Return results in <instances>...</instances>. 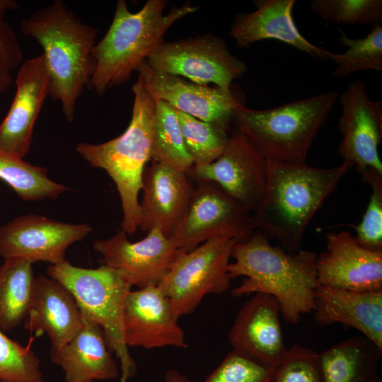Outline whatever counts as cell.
Wrapping results in <instances>:
<instances>
[{
	"mask_svg": "<svg viewBox=\"0 0 382 382\" xmlns=\"http://www.w3.org/2000/svg\"><path fill=\"white\" fill-rule=\"evenodd\" d=\"M315 252L300 250L289 253L272 245L262 233L254 232L233 248L228 271L231 279L243 276L231 289L236 297L255 293L272 296L286 323L296 325L303 315L313 311L318 285Z\"/></svg>",
	"mask_w": 382,
	"mask_h": 382,
	"instance_id": "1",
	"label": "cell"
},
{
	"mask_svg": "<svg viewBox=\"0 0 382 382\" xmlns=\"http://www.w3.org/2000/svg\"><path fill=\"white\" fill-rule=\"evenodd\" d=\"M23 35L42 47L49 73V96L60 103L72 122L76 103L96 68L93 55L98 29L84 23L61 0H54L21 22Z\"/></svg>",
	"mask_w": 382,
	"mask_h": 382,
	"instance_id": "2",
	"label": "cell"
},
{
	"mask_svg": "<svg viewBox=\"0 0 382 382\" xmlns=\"http://www.w3.org/2000/svg\"><path fill=\"white\" fill-rule=\"evenodd\" d=\"M353 166L346 161L331 168L267 161L265 192L253 214L255 228L285 251L298 252L310 221Z\"/></svg>",
	"mask_w": 382,
	"mask_h": 382,
	"instance_id": "3",
	"label": "cell"
},
{
	"mask_svg": "<svg viewBox=\"0 0 382 382\" xmlns=\"http://www.w3.org/2000/svg\"><path fill=\"white\" fill-rule=\"evenodd\" d=\"M168 4L166 0H148L139 11L132 13L125 0L117 1L107 33L93 48L96 68L90 89L103 95L128 81L164 42L166 30L198 9L197 6L186 3L164 14Z\"/></svg>",
	"mask_w": 382,
	"mask_h": 382,
	"instance_id": "4",
	"label": "cell"
},
{
	"mask_svg": "<svg viewBox=\"0 0 382 382\" xmlns=\"http://www.w3.org/2000/svg\"><path fill=\"white\" fill-rule=\"evenodd\" d=\"M131 121L119 137L101 144L80 142L76 152L94 168L105 170L118 191L123 218L121 229L132 234L139 228V193L147 161L151 159L156 100L139 75L132 86Z\"/></svg>",
	"mask_w": 382,
	"mask_h": 382,
	"instance_id": "5",
	"label": "cell"
},
{
	"mask_svg": "<svg viewBox=\"0 0 382 382\" xmlns=\"http://www.w3.org/2000/svg\"><path fill=\"white\" fill-rule=\"evenodd\" d=\"M337 97V91H330L266 110L241 104L233 117L237 129L267 161L303 163Z\"/></svg>",
	"mask_w": 382,
	"mask_h": 382,
	"instance_id": "6",
	"label": "cell"
},
{
	"mask_svg": "<svg viewBox=\"0 0 382 382\" xmlns=\"http://www.w3.org/2000/svg\"><path fill=\"white\" fill-rule=\"evenodd\" d=\"M47 272L71 292L79 309L101 327L110 349L120 361L121 382H126L136 372L124 335L125 304L132 286L119 272L103 265L87 269L66 260L50 265Z\"/></svg>",
	"mask_w": 382,
	"mask_h": 382,
	"instance_id": "7",
	"label": "cell"
},
{
	"mask_svg": "<svg viewBox=\"0 0 382 382\" xmlns=\"http://www.w3.org/2000/svg\"><path fill=\"white\" fill-rule=\"evenodd\" d=\"M238 242L234 238H215L178 256L158 284L177 318L192 313L207 295L229 289L228 266Z\"/></svg>",
	"mask_w": 382,
	"mask_h": 382,
	"instance_id": "8",
	"label": "cell"
},
{
	"mask_svg": "<svg viewBox=\"0 0 382 382\" xmlns=\"http://www.w3.org/2000/svg\"><path fill=\"white\" fill-rule=\"evenodd\" d=\"M255 228L253 214L220 185L198 180L187 209L169 237L180 253L219 237L246 240Z\"/></svg>",
	"mask_w": 382,
	"mask_h": 382,
	"instance_id": "9",
	"label": "cell"
},
{
	"mask_svg": "<svg viewBox=\"0 0 382 382\" xmlns=\"http://www.w3.org/2000/svg\"><path fill=\"white\" fill-rule=\"evenodd\" d=\"M146 62L155 70L224 89H231L232 82L248 70L245 62L231 53L222 38L208 34L163 42Z\"/></svg>",
	"mask_w": 382,
	"mask_h": 382,
	"instance_id": "10",
	"label": "cell"
},
{
	"mask_svg": "<svg viewBox=\"0 0 382 382\" xmlns=\"http://www.w3.org/2000/svg\"><path fill=\"white\" fill-rule=\"evenodd\" d=\"M188 173L197 180L217 183L253 214L265 192L267 161L249 139L236 129L228 137L222 154L214 161L193 166Z\"/></svg>",
	"mask_w": 382,
	"mask_h": 382,
	"instance_id": "11",
	"label": "cell"
},
{
	"mask_svg": "<svg viewBox=\"0 0 382 382\" xmlns=\"http://www.w3.org/2000/svg\"><path fill=\"white\" fill-rule=\"evenodd\" d=\"M92 231L87 224H69L30 214L16 217L0 227V256L59 265L66 261L71 244Z\"/></svg>",
	"mask_w": 382,
	"mask_h": 382,
	"instance_id": "12",
	"label": "cell"
},
{
	"mask_svg": "<svg viewBox=\"0 0 382 382\" xmlns=\"http://www.w3.org/2000/svg\"><path fill=\"white\" fill-rule=\"evenodd\" d=\"M93 248L100 255L101 265L119 272L131 286L139 289L158 285L180 254L158 228L134 243L121 229L109 238L96 240Z\"/></svg>",
	"mask_w": 382,
	"mask_h": 382,
	"instance_id": "13",
	"label": "cell"
},
{
	"mask_svg": "<svg viewBox=\"0 0 382 382\" xmlns=\"http://www.w3.org/2000/svg\"><path fill=\"white\" fill-rule=\"evenodd\" d=\"M342 114L338 129L342 141L338 154L356 166L359 173L372 168L382 173L378 145L382 141L381 101L372 100L361 79L349 83L340 96Z\"/></svg>",
	"mask_w": 382,
	"mask_h": 382,
	"instance_id": "14",
	"label": "cell"
},
{
	"mask_svg": "<svg viewBox=\"0 0 382 382\" xmlns=\"http://www.w3.org/2000/svg\"><path fill=\"white\" fill-rule=\"evenodd\" d=\"M137 71L156 100H163L175 110L227 129L234 110L242 100L231 89L209 87L154 69L144 61Z\"/></svg>",
	"mask_w": 382,
	"mask_h": 382,
	"instance_id": "15",
	"label": "cell"
},
{
	"mask_svg": "<svg viewBox=\"0 0 382 382\" xmlns=\"http://www.w3.org/2000/svg\"><path fill=\"white\" fill-rule=\"evenodd\" d=\"M317 255L320 285L354 291H382V252L361 246L349 231L329 232Z\"/></svg>",
	"mask_w": 382,
	"mask_h": 382,
	"instance_id": "16",
	"label": "cell"
},
{
	"mask_svg": "<svg viewBox=\"0 0 382 382\" xmlns=\"http://www.w3.org/2000/svg\"><path fill=\"white\" fill-rule=\"evenodd\" d=\"M280 307L271 295L255 293L239 309L229 332L233 351L274 368L286 352Z\"/></svg>",
	"mask_w": 382,
	"mask_h": 382,
	"instance_id": "17",
	"label": "cell"
},
{
	"mask_svg": "<svg viewBox=\"0 0 382 382\" xmlns=\"http://www.w3.org/2000/svg\"><path fill=\"white\" fill-rule=\"evenodd\" d=\"M169 299L158 285L130 291L124 311L125 341L128 347L187 348L183 330Z\"/></svg>",
	"mask_w": 382,
	"mask_h": 382,
	"instance_id": "18",
	"label": "cell"
},
{
	"mask_svg": "<svg viewBox=\"0 0 382 382\" xmlns=\"http://www.w3.org/2000/svg\"><path fill=\"white\" fill-rule=\"evenodd\" d=\"M15 83V97L0 124V149L23 159L30 149L35 123L49 96V73L42 53L23 62Z\"/></svg>",
	"mask_w": 382,
	"mask_h": 382,
	"instance_id": "19",
	"label": "cell"
},
{
	"mask_svg": "<svg viewBox=\"0 0 382 382\" xmlns=\"http://www.w3.org/2000/svg\"><path fill=\"white\" fill-rule=\"evenodd\" d=\"M195 186L187 173L152 161L144 169L139 228H158L169 238L182 219Z\"/></svg>",
	"mask_w": 382,
	"mask_h": 382,
	"instance_id": "20",
	"label": "cell"
},
{
	"mask_svg": "<svg viewBox=\"0 0 382 382\" xmlns=\"http://www.w3.org/2000/svg\"><path fill=\"white\" fill-rule=\"evenodd\" d=\"M296 0H255L256 9L236 15L230 37L239 48L267 39L279 40L307 53L316 60L326 61L325 51L308 41L298 29L292 16Z\"/></svg>",
	"mask_w": 382,
	"mask_h": 382,
	"instance_id": "21",
	"label": "cell"
},
{
	"mask_svg": "<svg viewBox=\"0 0 382 382\" xmlns=\"http://www.w3.org/2000/svg\"><path fill=\"white\" fill-rule=\"evenodd\" d=\"M25 329L37 335L46 333L52 348L69 342L82 325L81 311L71 292L60 282L45 276L35 278Z\"/></svg>",
	"mask_w": 382,
	"mask_h": 382,
	"instance_id": "22",
	"label": "cell"
},
{
	"mask_svg": "<svg viewBox=\"0 0 382 382\" xmlns=\"http://www.w3.org/2000/svg\"><path fill=\"white\" fill-rule=\"evenodd\" d=\"M313 312L319 326L341 323L354 328L382 349V291H354L318 284Z\"/></svg>",
	"mask_w": 382,
	"mask_h": 382,
	"instance_id": "23",
	"label": "cell"
},
{
	"mask_svg": "<svg viewBox=\"0 0 382 382\" xmlns=\"http://www.w3.org/2000/svg\"><path fill=\"white\" fill-rule=\"evenodd\" d=\"M81 313V329L64 346L51 348L52 361L64 371L66 382L117 378V365L103 329L86 313Z\"/></svg>",
	"mask_w": 382,
	"mask_h": 382,
	"instance_id": "24",
	"label": "cell"
},
{
	"mask_svg": "<svg viewBox=\"0 0 382 382\" xmlns=\"http://www.w3.org/2000/svg\"><path fill=\"white\" fill-rule=\"evenodd\" d=\"M382 349L363 335L345 339L318 354L323 382H381Z\"/></svg>",
	"mask_w": 382,
	"mask_h": 382,
	"instance_id": "25",
	"label": "cell"
},
{
	"mask_svg": "<svg viewBox=\"0 0 382 382\" xmlns=\"http://www.w3.org/2000/svg\"><path fill=\"white\" fill-rule=\"evenodd\" d=\"M32 263L4 260L0 266V329L9 331L27 316L35 280Z\"/></svg>",
	"mask_w": 382,
	"mask_h": 382,
	"instance_id": "26",
	"label": "cell"
},
{
	"mask_svg": "<svg viewBox=\"0 0 382 382\" xmlns=\"http://www.w3.org/2000/svg\"><path fill=\"white\" fill-rule=\"evenodd\" d=\"M151 159L186 173L194 166L174 108L161 100L156 103Z\"/></svg>",
	"mask_w": 382,
	"mask_h": 382,
	"instance_id": "27",
	"label": "cell"
},
{
	"mask_svg": "<svg viewBox=\"0 0 382 382\" xmlns=\"http://www.w3.org/2000/svg\"><path fill=\"white\" fill-rule=\"evenodd\" d=\"M47 170L33 166L0 149V179L24 201L56 199L66 187L51 180Z\"/></svg>",
	"mask_w": 382,
	"mask_h": 382,
	"instance_id": "28",
	"label": "cell"
},
{
	"mask_svg": "<svg viewBox=\"0 0 382 382\" xmlns=\"http://www.w3.org/2000/svg\"><path fill=\"white\" fill-rule=\"evenodd\" d=\"M339 45L347 47L343 53L325 51L327 60H331L336 68L330 74L335 79H342L362 70L382 71V26L372 27L371 32L364 37L352 39L342 29Z\"/></svg>",
	"mask_w": 382,
	"mask_h": 382,
	"instance_id": "29",
	"label": "cell"
},
{
	"mask_svg": "<svg viewBox=\"0 0 382 382\" xmlns=\"http://www.w3.org/2000/svg\"><path fill=\"white\" fill-rule=\"evenodd\" d=\"M175 110L186 149L194 161L193 166L207 165L214 161L226 146L229 137L228 129Z\"/></svg>",
	"mask_w": 382,
	"mask_h": 382,
	"instance_id": "30",
	"label": "cell"
},
{
	"mask_svg": "<svg viewBox=\"0 0 382 382\" xmlns=\"http://www.w3.org/2000/svg\"><path fill=\"white\" fill-rule=\"evenodd\" d=\"M309 8L327 23L374 26L382 21L381 0H313Z\"/></svg>",
	"mask_w": 382,
	"mask_h": 382,
	"instance_id": "31",
	"label": "cell"
},
{
	"mask_svg": "<svg viewBox=\"0 0 382 382\" xmlns=\"http://www.w3.org/2000/svg\"><path fill=\"white\" fill-rule=\"evenodd\" d=\"M0 381L45 382L40 360L30 345L26 347L6 337L0 329Z\"/></svg>",
	"mask_w": 382,
	"mask_h": 382,
	"instance_id": "32",
	"label": "cell"
},
{
	"mask_svg": "<svg viewBox=\"0 0 382 382\" xmlns=\"http://www.w3.org/2000/svg\"><path fill=\"white\" fill-rule=\"evenodd\" d=\"M359 174L371 194L361 221L354 226V238L363 248L382 252V173L368 168Z\"/></svg>",
	"mask_w": 382,
	"mask_h": 382,
	"instance_id": "33",
	"label": "cell"
},
{
	"mask_svg": "<svg viewBox=\"0 0 382 382\" xmlns=\"http://www.w3.org/2000/svg\"><path fill=\"white\" fill-rule=\"evenodd\" d=\"M270 382H323L318 354L294 344L277 365Z\"/></svg>",
	"mask_w": 382,
	"mask_h": 382,
	"instance_id": "34",
	"label": "cell"
},
{
	"mask_svg": "<svg viewBox=\"0 0 382 382\" xmlns=\"http://www.w3.org/2000/svg\"><path fill=\"white\" fill-rule=\"evenodd\" d=\"M19 8L13 0H0V93H6L14 79L13 71L23 63V53L15 30L5 19L6 13Z\"/></svg>",
	"mask_w": 382,
	"mask_h": 382,
	"instance_id": "35",
	"label": "cell"
},
{
	"mask_svg": "<svg viewBox=\"0 0 382 382\" xmlns=\"http://www.w3.org/2000/svg\"><path fill=\"white\" fill-rule=\"evenodd\" d=\"M274 369L232 350L203 382H270Z\"/></svg>",
	"mask_w": 382,
	"mask_h": 382,
	"instance_id": "36",
	"label": "cell"
},
{
	"mask_svg": "<svg viewBox=\"0 0 382 382\" xmlns=\"http://www.w3.org/2000/svg\"><path fill=\"white\" fill-rule=\"evenodd\" d=\"M165 382H190V381L179 371L169 369L165 374Z\"/></svg>",
	"mask_w": 382,
	"mask_h": 382,
	"instance_id": "37",
	"label": "cell"
},
{
	"mask_svg": "<svg viewBox=\"0 0 382 382\" xmlns=\"http://www.w3.org/2000/svg\"><path fill=\"white\" fill-rule=\"evenodd\" d=\"M81 382H92L91 381H81Z\"/></svg>",
	"mask_w": 382,
	"mask_h": 382,
	"instance_id": "38",
	"label": "cell"
},
{
	"mask_svg": "<svg viewBox=\"0 0 382 382\" xmlns=\"http://www.w3.org/2000/svg\"><path fill=\"white\" fill-rule=\"evenodd\" d=\"M0 382H1V381H0Z\"/></svg>",
	"mask_w": 382,
	"mask_h": 382,
	"instance_id": "39",
	"label": "cell"
},
{
	"mask_svg": "<svg viewBox=\"0 0 382 382\" xmlns=\"http://www.w3.org/2000/svg\"><path fill=\"white\" fill-rule=\"evenodd\" d=\"M2 382V381H1Z\"/></svg>",
	"mask_w": 382,
	"mask_h": 382,
	"instance_id": "40",
	"label": "cell"
}]
</instances>
